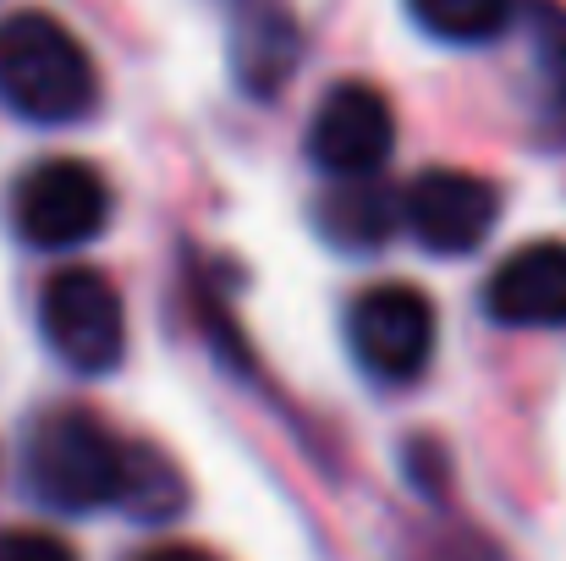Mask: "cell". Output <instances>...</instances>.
Instances as JSON below:
<instances>
[{"instance_id":"5bb4252c","label":"cell","mask_w":566,"mask_h":561,"mask_svg":"<svg viewBox=\"0 0 566 561\" xmlns=\"http://www.w3.org/2000/svg\"><path fill=\"white\" fill-rule=\"evenodd\" d=\"M0 561H77L55 529H0Z\"/></svg>"},{"instance_id":"5b68a950","label":"cell","mask_w":566,"mask_h":561,"mask_svg":"<svg viewBox=\"0 0 566 561\" xmlns=\"http://www.w3.org/2000/svg\"><path fill=\"white\" fill-rule=\"evenodd\" d=\"M440 309L412 281H379L347 303V353L375 385H412L434 364Z\"/></svg>"},{"instance_id":"6da1fadb","label":"cell","mask_w":566,"mask_h":561,"mask_svg":"<svg viewBox=\"0 0 566 561\" xmlns=\"http://www.w3.org/2000/svg\"><path fill=\"white\" fill-rule=\"evenodd\" d=\"M0 105L33 127H72L99 111V66L55 11L0 17Z\"/></svg>"},{"instance_id":"4fadbf2b","label":"cell","mask_w":566,"mask_h":561,"mask_svg":"<svg viewBox=\"0 0 566 561\" xmlns=\"http://www.w3.org/2000/svg\"><path fill=\"white\" fill-rule=\"evenodd\" d=\"M534 44H539V66H545L556 116L566 122V11H556L551 0H534Z\"/></svg>"},{"instance_id":"8992f818","label":"cell","mask_w":566,"mask_h":561,"mask_svg":"<svg viewBox=\"0 0 566 561\" xmlns=\"http://www.w3.org/2000/svg\"><path fill=\"white\" fill-rule=\"evenodd\" d=\"M303 149L331 183L379 177L390 166V155H396V111H390V100L379 94L375 83L347 77L314 105Z\"/></svg>"},{"instance_id":"7c38bea8","label":"cell","mask_w":566,"mask_h":561,"mask_svg":"<svg viewBox=\"0 0 566 561\" xmlns=\"http://www.w3.org/2000/svg\"><path fill=\"white\" fill-rule=\"evenodd\" d=\"M407 11L440 44H490L512 28L517 0H407Z\"/></svg>"},{"instance_id":"277c9868","label":"cell","mask_w":566,"mask_h":561,"mask_svg":"<svg viewBox=\"0 0 566 561\" xmlns=\"http://www.w3.org/2000/svg\"><path fill=\"white\" fill-rule=\"evenodd\" d=\"M39 336L72 374H111L127 359V303L94 264H61L39 287Z\"/></svg>"},{"instance_id":"9c48e42d","label":"cell","mask_w":566,"mask_h":561,"mask_svg":"<svg viewBox=\"0 0 566 561\" xmlns=\"http://www.w3.org/2000/svg\"><path fill=\"white\" fill-rule=\"evenodd\" d=\"M314 226L342 253H379L401 231V193H390L379 177L336 183L314 204Z\"/></svg>"},{"instance_id":"7a4b0ae2","label":"cell","mask_w":566,"mask_h":561,"mask_svg":"<svg viewBox=\"0 0 566 561\" xmlns=\"http://www.w3.org/2000/svg\"><path fill=\"white\" fill-rule=\"evenodd\" d=\"M133 440L116 435L88 407H50L33 418L22 440V479L44 512L83 518V512H122Z\"/></svg>"},{"instance_id":"30bf717a","label":"cell","mask_w":566,"mask_h":561,"mask_svg":"<svg viewBox=\"0 0 566 561\" xmlns=\"http://www.w3.org/2000/svg\"><path fill=\"white\" fill-rule=\"evenodd\" d=\"M303 61V33L281 6H248L231 39V66L248 94H275Z\"/></svg>"},{"instance_id":"3957f363","label":"cell","mask_w":566,"mask_h":561,"mask_svg":"<svg viewBox=\"0 0 566 561\" xmlns=\"http://www.w3.org/2000/svg\"><path fill=\"white\" fill-rule=\"evenodd\" d=\"M111 209H116V193L105 183V172L94 160H77V155L33 160L11 183V198H6L11 231L28 248H39V253H77V248H88L111 226Z\"/></svg>"},{"instance_id":"ba28073f","label":"cell","mask_w":566,"mask_h":561,"mask_svg":"<svg viewBox=\"0 0 566 561\" xmlns=\"http://www.w3.org/2000/svg\"><path fill=\"white\" fill-rule=\"evenodd\" d=\"M484 314L512 331L566 325V242H523L484 281Z\"/></svg>"},{"instance_id":"52a82bcc","label":"cell","mask_w":566,"mask_h":561,"mask_svg":"<svg viewBox=\"0 0 566 561\" xmlns=\"http://www.w3.org/2000/svg\"><path fill=\"white\" fill-rule=\"evenodd\" d=\"M501 220V187L479 172L434 166L401 187V231L434 259H468Z\"/></svg>"},{"instance_id":"8fae6325","label":"cell","mask_w":566,"mask_h":561,"mask_svg":"<svg viewBox=\"0 0 566 561\" xmlns=\"http://www.w3.org/2000/svg\"><path fill=\"white\" fill-rule=\"evenodd\" d=\"M182 507H188V479H182V468H177L160 446L133 440L122 512H127V518H138V523H171Z\"/></svg>"},{"instance_id":"9a60e30c","label":"cell","mask_w":566,"mask_h":561,"mask_svg":"<svg viewBox=\"0 0 566 561\" xmlns=\"http://www.w3.org/2000/svg\"><path fill=\"white\" fill-rule=\"evenodd\" d=\"M127 561H220V557L203 551V546H188V540H166V546H149V551H138Z\"/></svg>"}]
</instances>
